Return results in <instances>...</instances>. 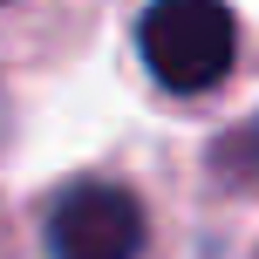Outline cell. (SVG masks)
Returning <instances> with one entry per match:
<instances>
[{
	"mask_svg": "<svg viewBox=\"0 0 259 259\" xmlns=\"http://www.w3.org/2000/svg\"><path fill=\"white\" fill-rule=\"evenodd\" d=\"M143 205L109 178H75L48 205V259H137Z\"/></svg>",
	"mask_w": 259,
	"mask_h": 259,
	"instance_id": "obj_2",
	"label": "cell"
},
{
	"mask_svg": "<svg viewBox=\"0 0 259 259\" xmlns=\"http://www.w3.org/2000/svg\"><path fill=\"white\" fill-rule=\"evenodd\" d=\"M137 48L170 96H211L232 75L239 21L225 0H150L137 21Z\"/></svg>",
	"mask_w": 259,
	"mask_h": 259,
	"instance_id": "obj_1",
	"label": "cell"
},
{
	"mask_svg": "<svg viewBox=\"0 0 259 259\" xmlns=\"http://www.w3.org/2000/svg\"><path fill=\"white\" fill-rule=\"evenodd\" d=\"M219 157H225V170H232V178H252V184H259V116H252V123H239L232 137H225V150H219Z\"/></svg>",
	"mask_w": 259,
	"mask_h": 259,
	"instance_id": "obj_3",
	"label": "cell"
}]
</instances>
